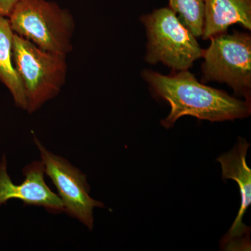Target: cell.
I'll return each mask as SVG.
<instances>
[{"label": "cell", "mask_w": 251, "mask_h": 251, "mask_svg": "<svg viewBox=\"0 0 251 251\" xmlns=\"http://www.w3.org/2000/svg\"><path fill=\"white\" fill-rule=\"evenodd\" d=\"M169 75L144 70L142 77L157 97L171 105V112L161 124L171 128L179 118L192 116L211 122L228 121L250 116L251 103L231 97L199 82L188 70Z\"/></svg>", "instance_id": "cell-1"}, {"label": "cell", "mask_w": 251, "mask_h": 251, "mask_svg": "<svg viewBox=\"0 0 251 251\" xmlns=\"http://www.w3.org/2000/svg\"><path fill=\"white\" fill-rule=\"evenodd\" d=\"M15 34L39 49L67 56L73 49L72 15L48 0H17L9 17Z\"/></svg>", "instance_id": "cell-2"}, {"label": "cell", "mask_w": 251, "mask_h": 251, "mask_svg": "<svg viewBox=\"0 0 251 251\" xmlns=\"http://www.w3.org/2000/svg\"><path fill=\"white\" fill-rule=\"evenodd\" d=\"M67 56L39 49L15 34L13 59L22 82L29 114L58 95L67 77Z\"/></svg>", "instance_id": "cell-3"}, {"label": "cell", "mask_w": 251, "mask_h": 251, "mask_svg": "<svg viewBox=\"0 0 251 251\" xmlns=\"http://www.w3.org/2000/svg\"><path fill=\"white\" fill-rule=\"evenodd\" d=\"M148 44L145 60L163 63L173 72L188 70L202 57L203 50L193 35L170 7L154 10L142 16Z\"/></svg>", "instance_id": "cell-4"}, {"label": "cell", "mask_w": 251, "mask_h": 251, "mask_svg": "<svg viewBox=\"0 0 251 251\" xmlns=\"http://www.w3.org/2000/svg\"><path fill=\"white\" fill-rule=\"evenodd\" d=\"M203 50L201 82L226 83L239 97L251 100V36L234 31L213 36Z\"/></svg>", "instance_id": "cell-5"}, {"label": "cell", "mask_w": 251, "mask_h": 251, "mask_svg": "<svg viewBox=\"0 0 251 251\" xmlns=\"http://www.w3.org/2000/svg\"><path fill=\"white\" fill-rule=\"evenodd\" d=\"M34 142L44 163L45 174L52 180L58 191L64 212L92 231L94 209L103 208L104 204L91 197L87 176L66 158L49 151L36 136Z\"/></svg>", "instance_id": "cell-6"}, {"label": "cell", "mask_w": 251, "mask_h": 251, "mask_svg": "<svg viewBox=\"0 0 251 251\" xmlns=\"http://www.w3.org/2000/svg\"><path fill=\"white\" fill-rule=\"evenodd\" d=\"M25 180L15 184L7 173V160L5 155L0 163V206L10 200H19L25 205L40 206L52 214L64 212V206L58 195L46 184L45 168L43 162L34 161L23 170Z\"/></svg>", "instance_id": "cell-7"}, {"label": "cell", "mask_w": 251, "mask_h": 251, "mask_svg": "<svg viewBox=\"0 0 251 251\" xmlns=\"http://www.w3.org/2000/svg\"><path fill=\"white\" fill-rule=\"evenodd\" d=\"M250 144L239 138V141L229 152L221 155L216 159L222 168L223 179H232L239 186L241 195V206L239 213L228 234L224 238V244L229 247H237L239 242H244L242 237L248 235L247 227L243 224L244 214L251 204V171L247 163V156Z\"/></svg>", "instance_id": "cell-8"}, {"label": "cell", "mask_w": 251, "mask_h": 251, "mask_svg": "<svg viewBox=\"0 0 251 251\" xmlns=\"http://www.w3.org/2000/svg\"><path fill=\"white\" fill-rule=\"evenodd\" d=\"M234 24L251 30V0H204L203 39L226 32Z\"/></svg>", "instance_id": "cell-9"}, {"label": "cell", "mask_w": 251, "mask_h": 251, "mask_svg": "<svg viewBox=\"0 0 251 251\" xmlns=\"http://www.w3.org/2000/svg\"><path fill=\"white\" fill-rule=\"evenodd\" d=\"M14 31L9 18L0 16V82L11 92L18 108L27 110V99L13 59Z\"/></svg>", "instance_id": "cell-10"}, {"label": "cell", "mask_w": 251, "mask_h": 251, "mask_svg": "<svg viewBox=\"0 0 251 251\" xmlns=\"http://www.w3.org/2000/svg\"><path fill=\"white\" fill-rule=\"evenodd\" d=\"M169 7L193 35L202 37L204 0H169Z\"/></svg>", "instance_id": "cell-11"}, {"label": "cell", "mask_w": 251, "mask_h": 251, "mask_svg": "<svg viewBox=\"0 0 251 251\" xmlns=\"http://www.w3.org/2000/svg\"><path fill=\"white\" fill-rule=\"evenodd\" d=\"M17 0H0V16L8 18Z\"/></svg>", "instance_id": "cell-12"}]
</instances>
